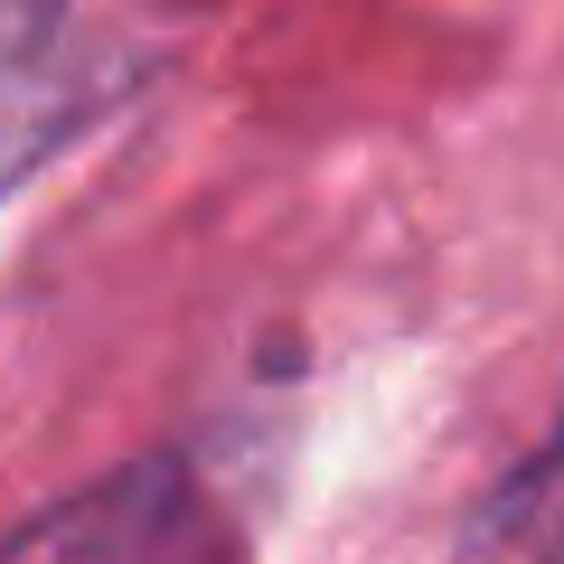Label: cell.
I'll return each instance as SVG.
<instances>
[{
  "label": "cell",
  "instance_id": "6da1fadb",
  "mask_svg": "<svg viewBox=\"0 0 564 564\" xmlns=\"http://www.w3.org/2000/svg\"><path fill=\"white\" fill-rule=\"evenodd\" d=\"M198 536V499L170 462H141L85 499L47 508L39 527L0 545V564H180Z\"/></svg>",
  "mask_w": 564,
  "mask_h": 564
},
{
  "label": "cell",
  "instance_id": "7a4b0ae2",
  "mask_svg": "<svg viewBox=\"0 0 564 564\" xmlns=\"http://www.w3.org/2000/svg\"><path fill=\"white\" fill-rule=\"evenodd\" d=\"M462 564H564V404L545 423V443L489 489V508L470 518Z\"/></svg>",
  "mask_w": 564,
  "mask_h": 564
},
{
  "label": "cell",
  "instance_id": "3957f363",
  "mask_svg": "<svg viewBox=\"0 0 564 564\" xmlns=\"http://www.w3.org/2000/svg\"><path fill=\"white\" fill-rule=\"evenodd\" d=\"M57 29H66V0H0V170L20 161V141H29Z\"/></svg>",
  "mask_w": 564,
  "mask_h": 564
}]
</instances>
